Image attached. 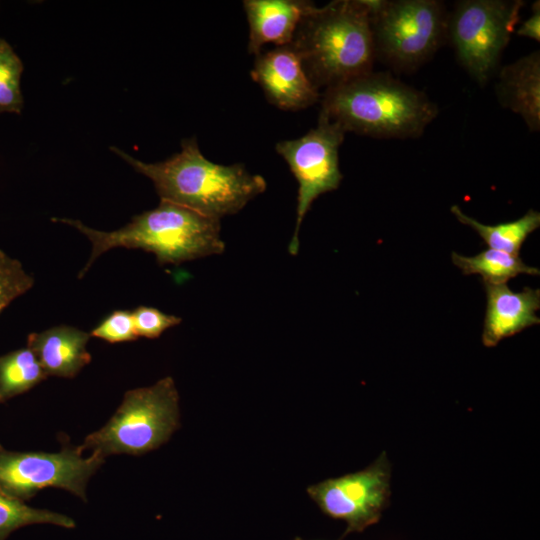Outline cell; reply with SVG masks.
<instances>
[{
  "label": "cell",
  "mask_w": 540,
  "mask_h": 540,
  "mask_svg": "<svg viewBox=\"0 0 540 540\" xmlns=\"http://www.w3.org/2000/svg\"><path fill=\"white\" fill-rule=\"evenodd\" d=\"M111 151L149 178L160 200L219 220L239 212L267 187L261 175L249 172L242 164L222 165L208 160L195 138L184 139L180 152L157 163L138 160L118 147H111Z\"/></svg>",
  "instance_id": "obj_1"
},
{
  "label": "cell",
  "mask_w": 540,
  "mask_h": 540,
  "mask_svg": "<svg viewBox=\"0 0 540 540\" xmlns=\"http://www.w3.org/2000/svg\"><path fill=\"white\" fill-rule=\"evenodd\" d=\"M320 114L344 131L382 139L421 136L438 107L422 91L389 72L373 70L321 95Z\"/></svg>",
  "instance_id": "obj_2"
},
{
  "label": "cell",
  "mask_w": 540,
  "mask_h": 540,
  "mask_svg": "<svg viewBox=\"0 0 540 540\" xmlns=\"http://www.w3.org/2000/svg\"><path fill=\"white\" fill-rule=\"evenodd\" d=\"M289 45L318 90L372 71L376 58L367 0L314 4Z\"/></svg>",
  "instance_id": "obj_3"
},
{
  "label": "cell",
  "mask_w": 540,
  "mask_h": 540,
  "mask_svg": "<svg viewBox=\"0 0 540 540\" xmlns=\"http://www.w3.org/2000/svg\"><path fill=\"white\" fill-rule=\"evenodd\" d=\"M52 221L76 228L91 242V254L79 278L99 256L118 247L153 253L159 264H180L221 254L225 249L219 219L163 200L156 208L134 216L128 224L114 231H99L69 218H53Z\"/></svg>",
  "instance_id": "obj_4"
},
{
  "label": "cell",
  "mask_w": 540,
  "mask_h": 540,
  "mask_svg": "<svg viewBox=\"0 0 540 540\" xmlns=\"http://www.w3.org/2000/svg\"><path fill=\"white\" fill-rule=\"evenodd\" d=\"M179 427V395L172 377L127 391L113 416L80 445L84 451L142 455L164 444Z\"/></svg>",
  "instance_id": "obj_5"
},
{
  "label": "cell",
  "mask_w": 540,
  "mask_h": 540,
  "mask_svg": "<svg viewBox=\"0 0 540 540\" xmlns=\"http://www.w3.org/2000/svg\"><path fill=\"white\" fill-rule=\"evenodd\" d=\"M375 58L398 72L431 59L447 38L448 13L437 0H367Z\"/></svg>",
  "instance_id": "obj_6"
},
{
  "label": "cell",
  "mask_w": 540,
  "mask_h": 540,
  "mask_svg": "<svg viewBox=\"0 0 540 540\" xmlns=\"http://www.w3.org/2000/svg\"><path fill=\"white\" fill-rule=\"evenodd\" d=\"M523 5L521 0H461L448 14L447 38L457 61L480 86L496 73Z\"/></svg>",
  "instance_id": "obj_7"
},
{
  "label": "cell",
  "mask_w": 540,
  "mask_h": 540,
  "mask_svg": "<svg viewBox=\"0 0 540 540\" xmlns=\"http://www.w3.org/2000/svg\"><path fill=\"white\" fill-rule=\"evenodd\" d=\"M84 452L80 445L58 452H16L0 445V489L24 502L45 488L64 489L86 501L87 483L105 458Z\"/></svg>",
  "instance_id": "obj_8"
},
{
  "label": "cell",
  "mask_w": 540,
  "mask_h": 540,
  "mask_svg": "<svg viewBox=\"0 0 540 540\" xmlns=\"http://www.w3.org/2000/svg\"><path fill=\"white\" fill-rule=\"evenodd\" d=\"M345 131L319 114L318 124L300 138L276 144L277 153L286 161L298 182L296 225L289 252L296 255L299 230L312 203L320 195L336 190L343 175L339 169V148Z\"/></svg>",
  "instance_id": "obj_9"
},
{
  "label": "cell",
  "mask_w": 540,
  "mask_h": 540,
  "mask_svg": "<svg viewBox=\"0 0 540 540\" xmlns=\"http://www.w3.org/2000/svg\"><path fill=\"white\" fill-rule=\"evenodd\" d=\"M391 465L385 452L368 467L307 488L327 516L347 524L343 536L376 524L390 498Z\"/></svg>",
  "instance_id": "obj_10"
},
{
  "label": "cell",
  "mask_w": 540,
  "mask_h": 540,
  "mask_svg": "<svg viewBox=\"0 0 540 540\" xmlns=\"http://www.w3.org/2000/svg\"><path fill=\"white\" fill-rule=\"evenodd\" d=\"M251 77L268 101L282 110L305 109L321 99L319 90L309 80L298 54L290 45L255 55Z\"/></svg>",
  "instance_id": "obj_11"
},
{
  "label": "cell",
  "mask_w": 540,
  "mask_h": 540,
  "mask_svg": "<svg viewBox=\"0 0 540 540\" xmlns=\"http://www.w3.org/2000/svg\"><path fill=\"white\" fill-rule=\"evenodd\" d=\"M487 307L482 343L494 347L508 337L540 323L536 312L540 309V290L524 287L512 291L506 283H484Z\"/></svg>",
  "instance_id": "obj_12"
},
{
  "label": "cell",
  "mask_w": 540,
  "mask_h": 540,
  "mask_svg": "<svg viewBox=\"0 0 540 540\" xmlns=\"http://www.w3.org/2000/svg\"><path fill=\"white\" fill-rule=\"evenodd\" d=\"M314 3L301 0H246L243 2L249 24L248 52L254 55L272 43L291 44L296 30Z\"/></svg>",
  "instance_id": "obj_13"
},
{
  "label": "cell",
  "mask_w": 540,
  "mask_h": 540,
  "mask_svg": "<svg viewBox=\"0 0 540 540\" xmlns=\"http://www.w3.org/2000/svg\"><path fill=\"white\" fill-rule=\"evenodd\" d=\"M495 94L531 132L540 131V52L533 51L499 70Z\"/></svg>",
  "instance_id": "obj_14"
},
{
  "label": "cell",
  "mask_w": 540,
  "mask_h": 540,
  "mask_svg": "<svg viewBox=\"0 0 540 540\" xmlns=\"http://www.w3.org/2000/svg\"><path fill=\"white\" fill-rule=\"evenodd\" d=\"M90 333L68 325H58L27 337V347L33 351L48 376L75 377L91 362L86 346Z\"/></svg>",
  "instance_id": "obj_15"
},
{
  "label": "cell",
  "mask_w": 540,
  "mask_h": 540,
  "mask_svg": "<svg viewBox=\"0 0 540 540\" xmlns=\"http://www.w3.org/2000/svg\"><path fill=\"white\" fill-rule=\"evenodd\" d=\"M452 214L462 224L470 226L491 249L519 255L527 237L540 226V213L528 210L521 218L496 225H486L465 214L458 205L451 207Z\"/></svg>",
  "instance_id": "obj_16"
},
{
  "label": "cell",
  "mask_w": 540,
  "mask_h": 540,
  "mask_svg": "<svg viewBox=\"0 0 540 540\" xmlns=\"http://www.w3.org/2000/svg\"><path fill=\"white\" fill-rule=\"evenodd\" d=\"M451 257L464 275L479 274L483 283L503 284L519 274H540L538 268L525 264L519 255L491 248L470 257L453 252Z\"/></svg>",
  "instance_id": "obj_17"
},
{
  "label": "cell",
  "mask_w": 540,
  "mask_h": 540,
  "mask_svg": "<svg viewBox=\"0 0 540 540\" xmlns=\"http://www.w3.org/2000/svg\"><path fill=\"white\" fill-rule=\"evenodd\" d=\"M47 377L28 347L0 356V404L27 392Z\"/></svg>",
  "instance_id": "obj_18"
},
{
  "label": "cell",
  "mask_w": 540,
  "mask_h": 540,
  "mask_svg": "<svg viewBox=\"0 0 540 540\" xmlns=\"http://www.w3.org/2000/svg\"><path fill=\"white\" fill-rule=\"evenodd\" d=\"M34 524H50L67 529L76 525L67 515L31 507L0 489V540H6L17 529Z\"/></svg>",
  "instance_id": "obj_19"
},
{
  "label": "cell",
  "mask_w": 540,
  "mask_h": 540,
  "mask_svg": "<svg viewBox=\"0 0 540 540\" xmlns=\"http://www.w3.org/2000/svg\"><path fill=\"white\" fill-rule=\"evenodd\" d=\"M23 64L12 47L0 38V114H20L23 96L20 88Z\"/></svg>",
  "instance_id": "obj_20"
},
{
  "label": "cell",
  "mask_w": 540,
  "mask_h": 540,
  "mask_svg": "<svg viewBox=\"0 0 540 540\" xmlns=\"http://www.w3.org/2000/svg\"><path fill=\"white\" fill-rule=\"evenodd\" d=\"M34 285V278L22 263L0 249V315L18 297Z\"/></svg>",
  "instance_id": "obj_21"
},
{
  "label": "cell",
  "mask_w": 540,
  "mask_h": 540,
  "mask_svg": "<svg viewBox=\"0 0 540 540\" xmlns=\"http://www.w3.org/2000/svg\"><path fill=\"white\" fill-rule=\"evenodd\" d=\"M90 336L109 343L130 342L138 338L132 311L115 310L106 316L91 332Z\"/></svg>",
  "instance_id": "obj_22"
},
{
  "label": "cell",
  "mask_w": 540,
  "mask_h": 540,
  "mask_svg": "<svg viewBox=\"0 0 540 540\" xmlns=\"http://www.w3.org/2000/svg\"><path fill=\"white\" fill-rule=\"evenodd\" d=\"M136 333L141 337L154 339L159 337L168 328L179 325L182 319L169 315L157 308L139 306L132 311Z\"/></svg>",
  "instance_id": "obj_23"
},
{
  "label": "cell",
  "mask_w": 540,
  "mask_h": 540,
  "mask_svg": "<svg viewBox=\"0 0 540 540\" xmlns=\"http://www.w3.org/2000/svg\"><path fill=\"white\" fill-rule=\"evenodd\" d=\"M515 34L521 37L540 41V2L535 1L532 4L531 15L515 30Z\"/></svg>",
  "instance_id": "obj_24"
},
{
  "label": "cell",
  "mask_w": 540,
  "mask_h": 540,
  "mask_svg": "<svg viewBox=\"0 0 540 540\" xmlns=\"http://www.w3.org/2000/svg\"><path fill=\"white\" fill-rule=\"evenodd\" d=\"M293 540H303V539H301L300 537H296Z\"/></svg>",
  "instance_id": "obj_25"
}]
</instances>
